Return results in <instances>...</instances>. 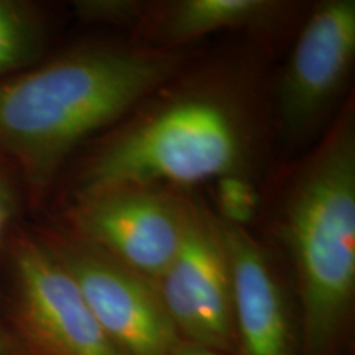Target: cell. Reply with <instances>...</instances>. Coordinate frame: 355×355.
Wrapping results in <instances>:
<instances>
[{
  "instance_id": "4",
  "label": "cell",
  "mask_w": 355,
  "mask_h": 355,
  "mask_svg": "<svg viewBox=\"0 0 355 355\" xmlns=\"http://www.w3.org/2000/svg\"><path fill=\"white\" fill-rule=\"evenodd\" d=\"M155 288L181 340L224 354L235 347L232 286L219 219L189 199L180 248Z\"/></svg>"
},
{
  "instance_id": "13",
  "label": "cell",
  "mask_w": 355,
  "mask_h": 355,
  "mask_svg": "<svg viewBox=\"0 0 355 355\" xmlns=\"http://www.w3.org/2000/svg\"><path fill=\"white\" fill-rule=\"evenodd\" d=\"M74 6L84 21L96 24L133 25L144 20L146 12V3L130 0H86Z\"/></svg>"
},
{
  "instance_id": "8",
  "label": "cell",
  "mask_w": 355,
  "mask_h": 355,
  "mask_svg": "<svg viewBox=\"0 0 355 355\" xmlns=\"http://www.w3.org/2000/svg\"><path fill=\"white\" fill-rule=\"evenodd\" d=\"M354 58L355 2L319 3L300 32L278 86V115L288 135H303L329 109Z\"/></svg>"
},
{
  "instance_id": "2",
  "label": "cell",
  "mask_w": 355,
  "mask_h": 355,
  "mask_svg": "<svg viewBox=\"0 0 355 355\" xmlns=\"http://www.w3.org/2000/svg\"><path fill=\"white\" fill-rule=\"evenodd\" d=\"M283 234L301 300V355H334L355 295V114L350 101L301 168Z\"/></svg>"
},
{
  "instance_id": "14",
  "label": "cell",
  "mask_w": 355,
  "mask_h": 355,
  "mask_svg": "<svg viewBox=\"0 0 355 355\" xmlns=\"http://www.w3.org/2000/svg\"><path fill=\"white\" fill-rule=\"evenodd\" d=\"M13 206H15V198H13L12 186L6 176L0 175V237L10 220Z\"/></svg>"
},
{
  "instance_id": "3",
  "label": "cell",
  "mask_w": 355,
  "mask_h": 355,
  "mask_svg": "<svg viewBox=\"0 0 355 355\" xmlns=\"http://www.w3.org/2000/svg\"><path fill=\"white\" fill-rule=\"evenodd\" d=\"M241 115L219 96H180L119 130L79 171L74 198L162 183L196 184L243 173Z\"/></svg>"
},
{
  "instance_id": "16",
  "label": "cell",
  "mask_w": 355,
  "mask_h": 355,
  "mask_svg": "<svg viewBox=\"0 0 355 355\" xmlns=\"http://www.w3.org/2000/svg\"><path fill=\"white\" fill-rule=\"evenodd\" d=\"M0 355H13L10 343L2 334H0Z\"/></svg>"
},
{
  "instance_id": "5",
  "label": "cell",
  "mask_w": 355,
  "mask_h": 355,
  "mask_svg": "<svg viewBox=\"0 0 355 355\" xmlns=\"http://www.w3.org/2000/svg\"><path fill=\"white\" fill-rule=\"evenodd\" d=\"M48 245L121 355H171L181 343L153 283L74 237Z\"/></svg>"
},
{
  "instance_id": "15",
  "label": "cell",
  "mask_w": 355,
  "mask_h": 355,
  "mask_svg": "<svg viewBox=\"0 0 355 355\" xmlns=\"http://www.w3.org/2000/svg\"><path fill=\"white\" fill-rule=\"evenodd\" d=\"M171 355H225L224 352H219V350L206 347V345L188 343V340H181L180 344L176 345V349L173 350Z\"/></svg>"
},
{
  "instance_id": "1",
  "label": "cell",
  "mask_w": 355,
  "mask_h": 355,
  "mask_svg": "<svg viewBox=\"0 0 355 355\" xmlns=\"http://www.w3.org/2000/svg\"><path fill=\"white\" fill-rule=\"evenodd\" d=\"M168 48L96 44L0 83V150L43 188L87 137L175 76Z\"/></svg>"
},
{
  "instance_id": "9",
  "label": "cell",
  "mask_w": 355,
  "mask_h": 355,
  "mask_svg": "<svg viewBox=\"0 0 355 355\" xmlns=\"http://www.w3.org/2000/svg\"><path fill=\"white\" fill-rule=\"evenodd\" d=\"M232 286L235 345L242 355H298L285 293L268 255L245 227L219 219Z\"/></svg>"
},
{
  "instance_id": "7",
  "label": "cell",
  "mask_w": 355,
  "mask_h": 355,
  "mask_svg": "<svg viewBox=\"0 0 355 355\" xmlns=\"http://www.w3.org/2000/svg\"><path fill=\"white\" fill-rule=\"evenodd\" d=\"M17 326L33 355H121L46 242L13 248Z\"/></svg>"
},
{
  "instance_id": "12",
  "label": "cell",
  "mask_w": 355,
  "mask_h": 355,
  "mask_svg": "<svg viewBox=\"0 0 355 355\" xmlns=\"http://www.w3.org/2000/svg\"><path fill=\"white\" fill-rule=\"evenodd\" d=\"M217 206L222 222L235 227H245L259 209V191L243 173L216 180Z\"/></svg>"
},
{
  "instance_id": "6",
  "label": "cell",
  "mask_w": 355,
  "mask_h": 355,
  "mask_svg": "<svg viewBox=\"0 0 355 355\" xmlns=\"http://www.w3.org/2000/svg\"><path fill=\"white\" fill-rule=\"evenodd\" d=\"M186 199L158 188H125L76 199L73 237L157 283L180 248Z\"/></svg>"
},
{
  "instance_id": "10",
  "label": "cell",
  "mask_w": 355,
  "mask_h": 355,
  "mask_svg": "<svg viewBox=\"0 0 355 355\" xmlns=\"http://www.w3.org/2000/svg\"><path fill=\"white\" fill-rule=\"evenodd\" d=\"M283 10V3L272 0H178L146 3L141 24L158 42L180 44L220 30L266 25Z\"/></svg>"
},
{
  "instance_id": "11",
  "label": "cell",
  "mask_w": 355,
  "mask_h": 355,
  "mask_svg": "<svg viewBox=\"0 0 355 355\" xmlns=\"http://www.w3.org/2000/svg\"><path fill=\"white\" fill-rule=\"evenodd\" d=\"M38 50L40 33L28 8L0 0V74L24 68Z\"/></svg>"
}]
</instances>
